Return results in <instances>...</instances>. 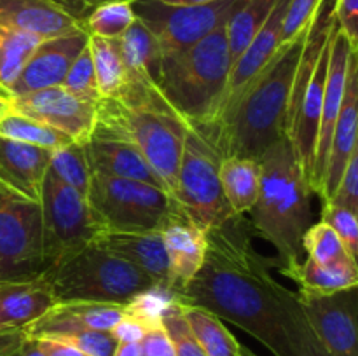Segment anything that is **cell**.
<instances>
[{"mask_svg":"<svg viewBox=\"0 0 358 356\" xmlns=\"http://www.w3.org/2000/svg\"><path fill=\"white\" fill-rule=\"evenodd\" d=\"M252 243L250 223L234 215L206 232L205 264L177 300L212 311L275 356H331L308 321L299 295L283 286Z\"/></svg>","mask_w":358,"mask_h":356,"instance_id":"1","label":"cell"},{"mask_svg":"<svg viewBox=\"0 0 358 356\" xmlns=\"http://www.w3.org/2000/svg\"><path fill=\"white\" fill-rule=\"evenodd\" d=\"M308 28L276 49L271 61L248 87L226 122L205 136L220 157L257 159L285 136L290 89Z\"/></svg>","mask_w":358,"mask_h":356,"instance_id":"2","label":"cell"},{"mask_svg":"<svg viewBox=\"0 0 358 356\" xmlns=\"http://www.w3.org/2000/svg\"><path fill=\"white\" fill-rule=\"evenodd\" d=\"M261 188L250 209V227L276 250V267L289 276L304 260L303 237L311 225L310 185L304 180L289 138L257 157Z\"/></svg>","mask_w":358,"mask_h":356,"instance_id":"3","label":"cell"},{"mask_svg":"<svg viewBox=\"0 0 358 356\" xmlns=\"http://www.w3.org/2000/svg\"><path fill=\"white\" fill-rule=\"evenodd\" d=\"M187 129V122L166 103L159 89L128 86L117 98L98 101L94 133L131 143L171 198Z\"/></svg>","mask_w":358,"mask_h":356,"instance_id":"4","label":"cell"},{"mask_svg":"<svg viewBox=\"0 0 358 356\" xmlns=\"http://www.w3.org/2000/svg\"><path fill=\"white\" fill-rule=\"evenodd\" d=\"M231 63L226 24H222L185 51L163 58L161 94L191 128H203L226 87Z\"/></svg>","mask_w":358,"mask_h":356,"instance_id":"5","label":"cell"},{"mask_svg":"<svg viewBox=\"0 0 358 356\" xmlns=\"http://www.w3.org/2000/svg\"><path fill=\"white\" fill-rule=\"evenodd\" d=\"M56 302L128 304L136 297L161 290L150 276L117 255L91 244L44 272Z\"/></svg>","mask_w":358,"mask_h":356,"instance_id":"6","label":"cell"},{"mask_svg":"<svg viewBox=\"0 0 358 356\" xmlns=\"http://www.w3.org/2000/svg\"><path fill=\"white\" fill-rule=\"evenodd\" d=\"M87 201L105 232H154L180 212L164 188L91 171Z\"/></svg>","mask_w":358,"mask_h":356,"instance_id":"7","label":"cell"},{"mask_svg":"<svg viewBox=\"0 0 358 356\" xmlns=\"http://www.w3.org/2000/svg\"><path fill=\"white\" fill-rule=\"evenodd\" d=\"M42 251L45 271L91 246L105 232L87 198L45 173L41 198Z\"/></svg>","mask_w":358,"mask_h":356,"instance_id":"8","label":"cell"},{"mask_svg":"<svg viewBox=\"0 0 358 356\" xmlns=\"http://www.w3.org/2000/svg\"><path fill=\"white\" fill-rule=\"evenodd\" d=\"M219 166L220 154L215 147L189 126L173 199L184 215L205 232L234 216L224 198Z\"/></svg>","mask_w":358,"mask_h":356,"instance_id":"9","label":"cell"},{"mask_svg":"<svg viewBox=\"0 0 358 356\" xmlns=\"http://www.w3.org/2000/svg\"><path fill=\"white\" fill-rule=\"evenodd\" d=\"M44 272L41 205L0 185V281Z\"/></svg>","mask_w":358,"mask_h":356,"instance_id":"10","label":"cell"},{"mask_svg":"<svg viewBox=\"0 0 358 356\" xmlns=\"http://www.w3.org/2000/svg\"><path fill=\"white\" fill-rule=\"evenodd\" d=\"M241 3L243 0H217L201 6L171 7L159 0H138L131 6L136 17L154 34L163 58H170L226 24Z\"/></svg>","mask_w":358,"mask_h":356,"instance_id":"11","label":"cell"},{"mask_svg":"<svg viewBox=\"0 0 358 356\" xmlns=\"http://www.w3.org/2000/svg\"><path fill=\"white\" fill-rule=\"evenodd\" d=\"M289 2L290 0H276L275 7L271 9L261 30L252 38L247 49L233 61L226 87H224L222 94H220L219 101H217L212 117H210V121L203 128L198 129L203 136H210L215 129H219L226 122L231 112L236 108L241 98L245 96L248 87L254 84L259 73L271 61L276 49L282 45V24Z\"/></svg>","mask_w":358,"mask_h":356,"instance_id":"12","label":"cell"},{"mask_svg":"<svg viewBox=\"0 0 358 356\" xmlns=\"http://www.w3.org/2000/svg\"><path fill=\"white\" fill-rule=\"evenodd\" d=\"M10 108L51 126L79 145H86L96 128L98 101L83 100L63 86L10 96Z\"/></svg>","mask_w":358,"mask_h":356,"instance_id":"13","label":"cell"},{"mask_svg":"<svg viewBox=\"0 0 358 356\" xmlns=\"http://www.w3.org/2000/svg\"><path fill=\"white\" fill-rule=\"evenodd\" d=\"M308 321L331 356H358L357 288L334 293L299 290Z\"/></svg>","mask_w":358,"mask_h":356,"instance_id":"14","label":"cell"},{"mask_svg":"<svg viewBox=\"0 0 358 356\" xmlns=\"http://www.w3.org/2000/svg\"><path fill=\"white\" fill-rule=\"evenodd\" d=\"M353 52H357V49L352 47L348 38L345 37V34H343L338 28V24H336L331 38V58H329L327 75H325L320 128H318L313 171H311L310 180V191L315 192V194L320 192L322 178H324L325 166H327L329 159V149H331L332 131H334L336 121H338L339 110H341L343 96H345L350 56H352Z\"/></svg>","mask_w":358,"mask_h":356,"instance_id":"15","label":"cell"},{"mask_svg":"<svg viewBox=\"0 0 358 356\" xmlns=\"http://www.w3.org/2000/svg\"><path fill=\"white\" fill-rule=\"evenodd\" d=\"M87 40H90V34L80 28V30L38 42L24 68L21 70L20 77L9 89V98L34 93L45 87L62 86L73 59L86 47Z\"/></svg>","mask_w":358,"mask_h":356,"instance_id":"16","label":"cell"},{"mask_svg":"<svg viewBox=\"0 0 358 356\" xmlns=\"http://www.w3.org/2000/svg\"><path fill=\"white\" fill-rule=\"evenodd\" d=\"M357 124H358V61L357 52L350 56L348 79H346L345 96H343L341 110L332 131L331 149H329L327 166L322 178L320 192L322 205H327L334 194L343 173H345L352 154L357 147Z\"/></svg>","mask_w":358,"mask_h":356,"instance_id":"17","label":"cell"},{"mask_svg":"<svg viewBox=\"0 0 358 356\" xmlns=\"http://www.w3.org/2000/svg\"><path fill=\"white\" fill-rule=\"evenodd\" d=\"M164 253L168 258L170 293L177 295L194 279L205 264L206 232L191 222L184 212H178L161 230Z\"/></svg>","mask_w":358,"mask_h":356,"instance_id":"18","label":"cell"},{"mask_svg":"<svg viewBox=\"0 0 358 356\" xmlns=\"http://www.w3.org/2000/svg\"><path fill=\"white\" fill-rule=\"evenodd\" d=\"M124 304L91 302V300H63L49 307L38 320L24 328L28 339L51 337L69 328L110 332L124 316Z\"/></svg>","mask_w":358,"mask_h":356,"instance_id":"19","label":"cell"},{"mask_svg":"<svg viewBox=\"0 0 358 356\" xmlns=\"http://www.w3.org/2000/svg\"><path fill=\"white\" fill-rule=\"evenodd\" d=\"M0 27L42 40L84 28L83 20L56 0H0Z\"/></svg>","mask_w":358,"mask_h":356,"instance_id":"20","label":"cell"},{"mask_svg":"<svg viewBox=\"0 0 358 356\" xmlns=\"http://www.w3.org/2000/svg\"><path fill=\"white\" fill-rule=\"evenodd\" d=\"M56 304L45 274L0 281V334L24 330Z\"/></svg>","mask_w":358,"mask_h":356,"instance_id":"21","label":"cell"},{"mask_svg":"<svg viewBox=\"0 0 358 356\" xmlns=\"http://www.w3.org/2000/svg\"><path fill=\"white\" fill-rule=\"evenodd\" d=\"M52 150L0 138V185L37 201Z\"/></svg>","mask_w":358,"mask_h":356,"instance_id":"22","label":"cell"},{"mask_svg":"<svg viewBox=\"0 0 358 356\" xmlns=\"http://www.w3.org/2000/svg\"><path fill=\"white\" fill-rule=\"evenodd\" d=\"M93 244L117 255L138 267L156 281L163 292L170 293L168 258L159 230L154 232H101Z\"/></svg>","mask_w":358,"mask_h":356,"instance_id":"23","label":"cell"},{"mask_svg":"<svg viewBox=\"0 0 358 356\" xmlns=\"http://www.w3.org/2000/svg\"><path fill=\"white\" fill-rule=\"evenodd\" d=\"M84 152L93 173L145 181L163 188L159 178L143 159L142 154L124 140L93 133V136L84 145Z\"/></svg>","mask_w":358,"mask_h":356,"instance_id":"24","label":"cell"},{"mask_svg":"<svg viewBox=\"0 0 358 356\" xmlns=\"http://www.w3.org/2000/svg\"><path fill=\"white\" fill-rule=\"evenodd\" d=\"M119 42H121L126 72H128V84H126V87L129 86L159 89V73L163 54H161L156 37L147 28V24L136 17L135 23L126 30V34L119 38Z\"/></svg>","mask_w":358,"mask_h":356,"instance_id":"25","label":"cell"},{"mask_svg":"<svg viewBox=\"0 0 358 356\" xmlns=\"http://www.w3.org/2000/svg\"><path fill=\"white\" fill-rule=\"evenodd\" d=\"M219 178L224 198L234 215H245L254 208L261 188V166L250 157H220Z\"/></svg>","mask_w":358,"mask_h":356,"instance_id":"26","label":"cell"},{"mask_svg":"<svg viewBox=\"0 0 358 356\" xmlns=\"http://www.w3.org/2000/svg\"><path fill=\"white\" fill-rule=\"evenodd\" d=\"M180 302V300H178ZM182 314L187 321L189 328L194 334L196 341L206 353V356H240L241 344L233 334L224 327L222 320L194 304L180 302Z\"/></svg>","mask_w":358,"mask_h":356,"instance_id":"27","label":"cell"},{"mask_svg":"<svg viewBox=\"0 0 358 356\" xmlns=\"http://www.w3.org/2000/svg\"><path fill=\"white\" fill-rule=\"evenodd\" d=\"M100 98H117L128 84L124 59L119 38H103L90 35L87 40Z\"/></svg>","mask_w":358,"mask_h":356,"instance_id":"28","label":"cell"},{"mask_svg":"<svg viewBox=\"0 0 358 356\" xmlns=\"http://www.w3.org/2000/svg\"><path fill=\"white\" fill-rule=\"evenodd\" d=\"M303 248L308 258L325 265V267L358 272L357 258L346 250L338 234L325 222H318L308 227L303 237Z\"/></svg>","mask_w":358,"mask_h":356,"instance_id":"29","label":"cell"},{"mask_svg":"<svg viewBox=\"0 0 358 356\" xmlns=\"http://www.w3.org/2000/svg\"><path fill=\"white\" fill-rule=\"evenodd\" d=\"M0 138L28 143V145L42 147L48 150H56L72 143V140L63 133L56 131L51 126L42 124L35 119L27 117L13 108L0 115Z\"/></svg>","mask_w":358,"mask_h":356,"instance_id":"30","label":"cell"},{"mask_svg":"<svg viewBox=\"0 0 358 356\" xmlns=\"http://www.w3.org/2000/svg\"><path fill=\"white\" fill-rule=\"evenodd\" d=\"M275 3L276 0H243L240 9L227 20L226 34L231 61H234L247 49L252 38L266 23Z\"/></svg>","mask_w":358,"mask_h":356,"instance_id":"31","label":"cell"},{"mask_svg":"<svg viewBox=\"0 0 358 356\" xmlns=\"http://www.w3.org/2000/svg\"><path fill=\"white\" fill-rule=\"evenodd\" d=\"M41 40L35 35L0 27V91L7 96Z\"/></svg>","mask_w":358,"mask_h":356,"instance_id":"32","label":"cell"},{"mask_svg":"<svg viewBox=\"0 0 358 356\" xmlns=\"http://www.w3.org/2000/svg\"><path fill=\"white\" fill-rule=\"evenodd\" d=\"M287 278L294 279L299 285V290L313 293H334L357 288L358 285V272L325 267L308 257H304V260Z\"/></svg>","mask_w":358,"mask_h":356,"instance_id":"33","label":"cell"},{"mask_svg":"<svg viewBox=\"0 0 358 356\" xmlns=\"http://www.w3.org/2000/svg\"><path fill=\"white\" fill-rule=\"evenodd\" d=\"M49 173L55 175L59 181L72 187L84 198H87L91 181V168L87 164L84 145L79 143H69L59 149L52 150L51 161H49Z\"/></svg>","mask_w":358,"mask_h":356,"instance_id":"34","label":"cell"},{"mask_svg":"<svg viewBox=\"0 0 358 356\" xmlns=\"http://www.w3.org/2000/svg\"><path fill=\"white\" fill-rule=\"evenodd\" d=\"M136 14L129 2H108L93 7L84 16V30L94 37L121 38L135 23Z\"/></svg>","mask_w":358,"mask_h":356,"instance_id":"35","label":"cell"},{"mask_svg":"<svg viewBox=\"0 0 358 356\" xmlns=\"http://www.w3.org/2000/svg\"><path fill=\"white\" fill-rule=\"evenodd\" d=\"M161 325L173 346L175 356H206L194 334L189 328L184 314H182L180 302L170 300L161 311Z\"/></svg>","mask_w":358,"mask_h":356,"instance_id":"36","label":"cell"},{"mask_svg":"<svg viewBox=\"0 0 358 356\" xmlns=\"http://www.w3.org/2000/svg\"><path fill=\"white\" fill-rule=\"evenodd\" d=\"M62 86L76 96L87 101H100V91L96 84V73H94L93 58H91L90 47H84L80 54L73 59L72 66L66 72Z\"/></svg>","mask_w":358,"mask_h":356,"instance_id":"37","label":"cell"},{"mask_svg":"<svg viewBox=\"0 0 358 356\" xmlns=\"http://www.w3.org/2000/svg\"><path fill=\"white\" fill-rule=\"evenodd\" d=\"M322 222L327 223L339 239L343 241L346 250L357 258L358 251V220L357 213L341 206H324L322 208Z\"/></svg>","mask_w":358,"mask_h":356,"instance_id":"38","label":"cell"},{"mask_svg":"<svg viewBox=\"0 0 358 356\" xmlns=\"http://www.w3.org/2000/svg\"><path fill=\"white\" fill-rule=\"evenodd\" d=\"M324 0H290L282 24V44L310 27L315 13Z\"/></svg>","mask_w":358,"mask_h":356,"instance_id":"39","label":"cell"},{"mask_svg":"<svg viewBox=\"0 0 358 356\" xmlns=\"http://www.w3.org/2000/svg\"><path fill=\"white\" fill-rule=\"evenodd\" d=\"M327 205L341 206V208L358 213V150H355L350 157L348 166H346L345 173H343L341 180H339L338 187H336L334 194L329 199Z\"/></svg>","mask_w":358,"mask_h":356,"instance_id":"40","label":"cell"},{"mask_svg":"<svg viewBox=\"0 0 358 356\" xmlns=\"http://www.w3.org/2000/svg\"><path fill=\"white\" fill-rule=\"evenodd\" d=\"M334 17L353 49L358 45V0H336Z\"/></svg>","mask_w":358,"mask_h":356,"instance_id":"41","label":"cell"},{"mask_svg":"<svg viewBox=\"0 0 358 356\" xmlns=\"http://www.w3.org/2000/svg\"><path fill=\"white\" fill-rule=\"evenodd\" d=\"M140 356H175L173 346L161 323L147 328L145 335L140 341Z\"/></svg>","mask_w":358,"mask_h":356,"instance_id":"42","label":"cell"},{"mask_svg":"<svg viewBox=\"0 0 358 356\" xmlns=\"http://www.w3.org/2000/svg\"><path fill=\"white\" fill-rule=\"evenodd\" d=\"M145 332L147 327L142 321H138L136 318L124 313V316L114 325L110 334L115 339V342H140L143 339V335H145Z\"/></svg>","mask_w":358,"mask_h":356,"instance_id":"43","label":"cell"},{"mask_svg":"<svg viewBox=\"0 0 358 356\" xmlns=\"http://www.w3.org/2000/svg\"><path fill=\"white\" fill-rule=\"evenodd\" d=\"M31 341L37 344V348L44 353V356H90L86 353H83L80 349H77L76 346L66 344V342L56 341V339H31Z\"/></svg>","mask_w":358,"mask_h":356,"instance_id":"44","label":"cell"},{"mask_svg":"<svg viewBox=\"0 0 358 356\" xmlns=\"http://www.w3.org/2000/svg\"><path fill=\"white\" fill-rule=\"evenodd\" d=\"M56 2L62 3L63 7L70 10L72 14H76L77 17L84 20L87 13H90L93 7L101 6V3H108V2H138V0H56Z\"/></svg>","mask_w":358,"mask_h":356,"instance_id":"45","label":"cell"},{"mask_svg":"<svg viewBox=\"0 0 358 356\" xmlns=\"http://www.w3.org/2000/svg\"><path fill=\"white\" fill-rule=\"evenodd\" d=\"M27 339L24 330L0 334V356H13L27 342Z\"/></svg>","mask_w":358,"mask_h":356,"instance_id":"46","label":"cell"},{"mask_svg":"<svg viewBox=\"0 0 358 356\" xmlns=\"http://www.w3.org/2000/svg\"><path fill=\"white\" fill-rule=\"evenodd\" d=\"M140 342H117L112 356H140Z\"/></svg>","mask_w":358,"mask_h":356,"instance_id":"47","label":"cell"},{"mask_svg":"<svg viewBox=\"0 0 358 356\" xmlns=\"http://www.w3.org/2000/svg\"><path fill=\"white\" fill-rule=\"evenodd\" d=\"M13 356H44V353L37 348V344L31 339H27V342Z\"/></svg>","mask_w":358,"mask_h":356,"instance_id":"48","label":"cell"},{"mask_svg":"<svg viewBox=\"0 0 358 356\" xmlns=\"http://www.w3.org/2000/svg\"><path fill=\"white\" fill-rule=\"evenodd\" d=\"M164 6L171 7H184V6H201V3H212L217 0H159Z\"/></svg>","mask_w":358,"mask_h":356,"instance_id":"49","label":"cell"},{"mask_svg":"<svg viewBox=\"0 0 358 356\" xmlns=\"http://www.w3.org/2000/svg\"><path fill=\"white\" fill-rule=\"evenodd\" d=\"M9 108H10V98L7 96L6 93H2V91H0V115L6 114Z\"/></svg>","mask_w":358,"mask_h":356,"instance_id":"50","label":"cell"},{"mask_svg":"<svg viewBox=\"0 0 358 356\" xmlns=\"http://www.w3.org/2000/svg\"><path fill=\"white\" fill-rule=\"evenodd\" d=\"M240 356H259V355H255V353L252 351V349H248V348H245V346H241V355Z\"/></svg>","mask_w":358,"mask_h":356,"instance_id":"51","label":"cell"}]
</instances>
